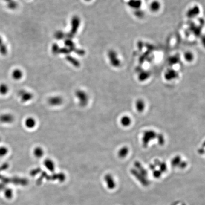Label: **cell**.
<instances>
[{"mask_svg":"<svg viewBox=\"0 0 205 205\" xmlns=\"http://www.w3.org/2000/svg\"><path fill=\"white\" fill-rule=\"evenodd\" d=\"M13 79L15 80H20L23 77V72L20 69H15L12 73Z\"/></svg>","mask_w":205,"mask_h":205,"instance_id":"13","label":"cell"},{"mask_svg":"<svg viewBox=\"0 0 205 205\" xmlns=\"http://www.w3.org/2000/svg\"><path fill=\"white\" fill-rule=\"evenodd\" d=\"M105 181L107 183V187L110 189L115 188L116 183L114 178L111 174H107L105 177Z\"/></svg>","mask_w":205,"mask_h":205,"instance_id":"8","label":"cell"},{"mask_svg":"<svg viewBox=\"0 0 205 205\" xmlns=\"http://www.w3.org/2000/svg\"><path fill=\"white\" fill-rule=\"evenodd\" d=\"M63 102V98L59 96H52L50 97L48 100V105L52 107L60 106L62 105Z\"/></svg>","mask_w":205,"mask_h":205,"instance_id":"2","label":"cell"},{"mask_svg":"<svg viewBox=\"0 0 205 205\" xmlns=\"http://www.w3.org/2000/svg\"><path fill=\"white\" fill-rule=\"evenodd\" d=\"M9 90L8 85L5 83H1L0 84V94L2 96L6 95Z\"/></svg>","mask_w":205,"mask_h":205,"instance_id":"14","label":"cell"},{"mask_svg":"<svg viewBox=\"0 0 205 205\" xmlns=\"http://www.w3.org/2000/svg\"><path fill=\"white\" fill-rule=\"evenodd\" d=\"M108 57L112 66L115 67L119 66L120 61L117 57V53L114 51H109L108 52Z\"/></svg>","mask_w":205,"mask_h":205,"instance_id":"5","label":"cell"},{"mask_svg":"<svg viewBox=\"0 0 205 205\" xmlns=\"http://www.w3.org/2000/svg\"><path fill=\"white\" fill-rule=\"evenodd\" d=\"M129 153V150L126 146L121 147L118 151L117 155L119 158L123 159L127 156Z\"/></svg>","mask_w":205,"mask_h":205,"instance_id":"12","label":"cell"},{"mask_svg":"<svg viewBox=\"0 0 205 205\" xmlns=\"http://www.w3.org/2000/svg\"><path fill=\"white\" fill-rule=\"evenodd\" d=\"M85 1H91V0H85Z\"/></svg>","mask_w":205,"mask_h":205,"instance_id":"19","label":"cell"},{"mask_svg":"<svg viewBox=\"0 0 205 205\" xmlns=\"http://www.w3.org/2000/svg\"><path fill=\"white\" fill-rule=\"evenodd\" d=\"M8 149L5 146H0V157H4L8 154Z\"/></svg>","mask_w":205,"mask_h":205,"instance_id":"16","label":"cell"},{"mask_svg":"<svg viewBox=\"0 0 205 205\" xmlns=\"http://www.w3.org/2000/svg\"><path fill=\"white\" fill-rule=\"evenodd\" d=\"M24 125L27 129H33L37 125V121L33 117H28L24 121Z\"/></svg>","mask_w":205,"mask_h":205,"instance_id":"7","label":"cell"},{"mask_svg":"<svg viewBox=\"0 0 205 205\" xmlns=\"http://www.w3.org/2000/svg\"><path fill=\"white\" fill-rule=\"evenodd\" d=\"M43 164L45 168L50 172H54L56 168L55 163L52 159L50 158L45 159Z\"/></svg>","mask_w":205,"mask_h":205,"instance_id":"9","label":"cell"},{"mask_svg":"<svg viewBox=\"0 0 205 205\" xmlns=\"http://www.w3.org/2000/svg\"><path fill=\"white\" fill-rule=\"evenodd\" d=\"M144 102L142 101L141 100H137L135 103V107H136L137 110L141 112V110H143V109L144 108Z\"/></svg>","mask_w":205,"mask_h":205,"instance_id":"15","label":"cell"},{"mask_svg":"<svg viewBox=\"0 0 205 205\" xmlns=\"http://www.w3.org/2000/svg\"><path fill=\"white\" fill-rule=\"evenodd\" d=\"M72 28L69 34V37H72L77 32L80 24L79 19L77 17H75L72 20Z\"/></svg>","mask_w":205,"mask_h":205,"instance_id":"3","label":"cell"},{"mask_svg":"<svg viewBox=\"0 0 205 205\" xmlns=\"http://www.w3.org/2000/svg\"><path fill=\"white\" fill-rule=\"evenodd\" d=\"M68 60L70 61V62L71 63L73 64H74L73 65L76 66V67H78L79 66V62L76 60L75 59H73L72 58H68Z\"/></svg>","mask_w":205,"mask_h":205,"instance_id":"17","label":"cell"},{"mask_svg":"<svg viewBox=\"0 0 205 205\" xmlns=\"http://www.w3.org/2000/svg\"><path fill=\"white\" fill-rule=\"evenodd\" d=\"M75 96L77 99L79 106L82 107L87 106L89 102V96L88 93L82 89L75 91Z\"/></svg>","mask_w":205,"mask_h":205,"instance_id":"1","label":"cell"},{"mask_svg":"<svg viewBox=\"0 0 205 205\" xmlns=\"http://www.w3.org/2000/svg\"><path fill=\"white\" fill-rule=\"evenodd\" d=\"M0 141H1V138H0Z\"/></svg>","mask_w":205,"mask_h":205,"instance_id":"20","label":"cell"},{"mask_svg":"<svg viewBox=\"0 0 205 205\" xmlns=\"http://www.w3.org/2000/svg\"><path fill=\"white\" fill-rule=\"evenodd\" d=\"M14 121V117L10 114H4L0 115V122L5 124L13 123Z\"/></svg>","mask_w":205,"mask_h":205,"instance_id":"6","label":"cell"},{"mask_svg":"<svg viewBox=\"0 0 205 205\" xmlns=\"http://www.w3.org/2000/svg\"><path fill=\"white\" fill-rule=\"evenodd\" d=\"M45 152H44V149H43L42 147L37 146L34 148L33 150V154L34 156L36 157V158H42L44 156Z\"/></svg>","mask_w":205,"mask_h":205,"instance_id":"11","label":"cell"},{"mask_svg":"<svg viewBox=\"0 0 205 205\" xmlns=\"http://www.w3.org/2000/svg\"><path fill=\"white\" fill-rule=\"evenodd\" d=\"M120 123L122 126L127 127L131 125V119L128 115H123L120 118Z\"/></svg>","mask_w":205,"mask_h":205,"instance_id":"10","label":"cell"},{"mask_svg":"<svg viewBox=\"0 0 205 205\" xmlns=\"http://www.w3.org/2000/svg\"><path fill=\"white\" fill-rule=\"evenodd\" d=\"M2 44H4V43H3V40H2V38L0 36V47H1V46Z\"/></svg>","mask_w":205,"mask_h":205,"instance_id":"18","label":"cell"},{"mask_svg":"<svg viewBox=\"0 0 205 205\" xmlns=\"http://www.w3.org/2000/svg\"><path fill=\"white\" fill-rule=\"evenodd\" d=\"M19 96L21 97V101L23 102L30 101L33 98V95L31 93L26 91L22 90L19 92Z\"/></svg>","mask_w":205,"mask_h":205,"instance_id":"4","label":"cell"}]
</instances>
